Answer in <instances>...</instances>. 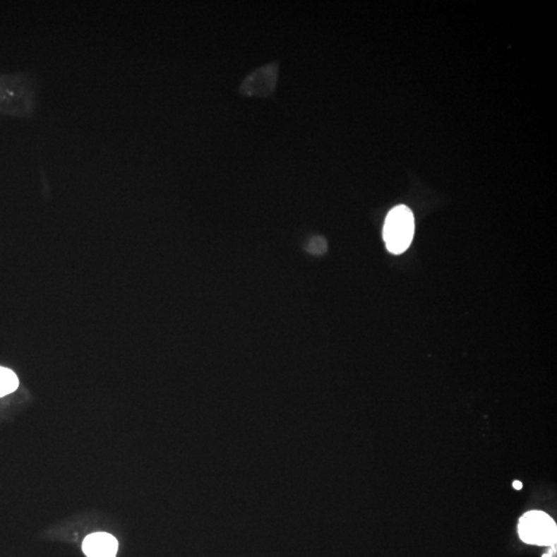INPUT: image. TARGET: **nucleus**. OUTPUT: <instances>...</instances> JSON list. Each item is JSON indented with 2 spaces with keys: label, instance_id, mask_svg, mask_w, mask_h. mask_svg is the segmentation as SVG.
<instances>
[{
  "label": "nucleus",
  "instance_id": "obj_3",
  "mask_svg": "<svg viewBox=\"0 0 557 557\" xmlns=\"http://www.w3.org/2000/svg\"><path fill=\"white\" fill-rule=\"evenodd\" d=\"M278 82L277 64H266L250 73L241 83L239 93L252 97H266L274 92Z\"/></svg>",
  "mask_w": 557,
  "mask_h": 557
},
{
  "label": "nucleus",
  "instance_id": "obj_8",
  "mask_svg": "<svg viewBox=\"0 0 557 557\" xmlns=\"http://www.w3.org/2000/svg\"><path fill=\"white\" fill-rule=\"evenodd\" d=\"M553 550H550L549 553L544 554L542 557H552L553 556Z\"/></svg>",
  "mask_w": 557,
  "mask_h": 557
},
{
  "label": "nucleus",
  "instance_id": "obj_4",
  "mask_svg": "<svg viewBox=\"0 0 557 557\" xmlns=\"http://www.w3.org/2000/svg\"><path fill=\"white\" fill-rule=\"evenodd\" d=\"M118 547L117 539L107 532L89 534L83 542V551L87 557H116Z\"/></svg>",
  "mask_w": 557,
  "mask_h": 557
},
{
  "label": "nucleus",
  "instance_id": "obj_5",
  "mask_svg": "<svg viewBox=\"0 0 557 557\" xmlns=\"http://www.w3.org/2000/svg\"><path fill=\"white\" fill-rule=\"evenodd\" d=\"M19 387L17 375L10 369L0 366V397L13 393Z\"/></svg>",
  "mask_w": 557,
  "mask_h": 557
},
{
  "label": "nucleus",
  "instance_id": "obj_2",
  "mask_svg": "<svg viewBox=\"0 0 557 557\" xmlns=\"http://www.w3.org/2000/svg\"><path fill=\"white\" fill-rule=\"evenodd\" d=\"M518 532L521 540L527 544L556 546V525L544 512L525 514L519 522Z\"/></svg>",
  "mask_w": 557,
  "mask_h": 557
},
{
  "label": "nucleus",
  "instance_id": "obj_1",
  "mask_svg": "<svg viewBox=\"0 0 557 557\" xmlns=\"http://www.w3.org/2000/svg\"><path fill=\"white\" fill-rule=\"evenodd\" d=\"M415 234L413 212L407 205L393 208L385 219L383 239L387 250L393 254H402L410 247Z\"/></svg>",
  "mask_w": 557,
  "mask_h": 557
},
{
  "label": "nucleus",
  "instance_id": "obj_6",
  "mask_svg": "<svg viewBox=\"0 0 557 557\" xmlns=\"http://www.w3.org/2000/svg\"><path fill=\"white\" fill-rule=\"evenodd\" d=\"M326 249H328V244L321 236H316L309 244V251L312 252L313 254H323Z\"/></svg>",
  "mask_w": 557,
  "mask_h": 557
},
{
  "label": "nucleus",
  "instance_id": "obj_7",
  "mask_svg": "<svg viewBox=\"0 0 557 557\" xmlns=\"http://www.w3.org/2000/svg\"><path fill=\"white\" fill-rule=\"evenodd\" d=\"M514 489H517V491H520L522 489V483L520 481H514L513 482Z\"/></svg>",
  "mask_w": 557,
  "mask_h": 557
}]
</instances>
